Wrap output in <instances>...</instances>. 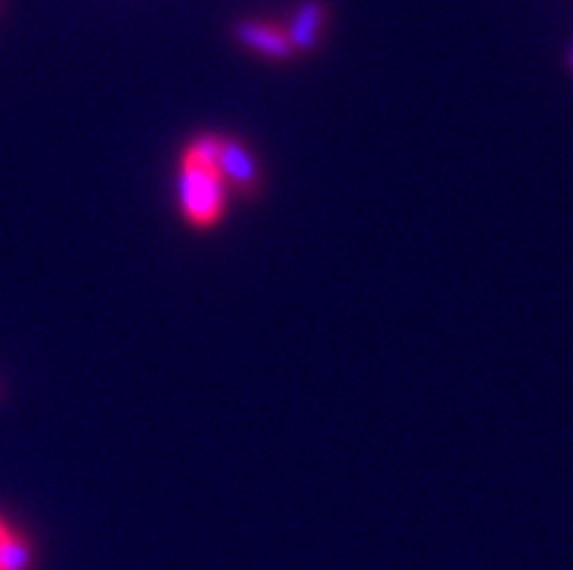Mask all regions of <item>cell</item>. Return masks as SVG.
<instances>
[{
	"label": "cell",
	"instance_id": "1",
	"mask_svg": "<svg viewBox=\"0 0 573 570\" xmlns=\"http://www.w3.org/2000/svg\"><path fill=\"white\" fill-rule=\"evenodd\" d=\"M177 204L193 227H213L228 207V186L221 181L219 169L202 167L181 158L177 172Z\"/></svg>",
	"mask_w": 573,
	"mask_h": 570
},
{
	"label": "cell",
	"instance_id": "2",
	"mask_svg": "<svg viewBox=\"0 0 573 570\" xmlns=\"http://www.w3.org/2000/svg\"><path fill=\"white\" fill-rule=\"evenodd\" d=\"M219 169L221 181L242 198H256L262 190V169L253 158V151L237 137H221L219 146Z\"/></svg>",
	"mask_w": 573,
	"mask_h": 570
},
{
	"label": "cell",
	"instance_id": "3",
	"mask_svg": "<svg viewBox=\"0 0 573 570\" xmlns=\"http://www.w3.org/2000/svg\"><path fill=\"white\" fill-rule=\"evenodd\" d=\"M233 38H237L242 47H248V50L260 53L262 59H271V61L295 59L286 30L277 24H271V21H260V18H242V21L233 24Z\"/></svg>",
	"mask_w": 573,
	"mask_h": 570
},
{
	"label": "cell",
	"instance_id": "4",
	"mask_svg": "<svg viewBox=\"0 0 573 570\" xmlns=\"http://www.w3.org/2000/svg\"><path fill=\"white\" fill-rule=\"evenodd\" d=\"M326 24H329L326 0H303V3L297 7L295 18H291V24H288L286 30L291 53H295V56H309V53L318 50Z\"/></svg>",
	"mask_w": 573,
	"mask_h": 570
},
{
	"label": "cell",
	"instance_id": "5",
	"mask_svg": "<svg viewBox=\"0 0 573 570\" xmlns=\"http://www.w3.org/2000/svg\"><path fill=\"white\" fill-rule=\"evenodd\" d=\"M30 568H33V542L18 529H7V536L0 542V570Z\"/></svg>",
	"mask_w": 573,
	"mask_h": 570
},
{
	"label": "cell",
	"instance_id": "6",
	"mask_svg": "<svg viewBox=\"0 0 573 570\" xmlns=\"http://www.w3.org/2000/svg\"><path fill=\"white\" fill-rule=\"evenodd\" d=\"M219 146L221 135H195L193 140L186 142L184 160H193L202 167H216L219 163Z\"/></svg>",
	"mask_w": 573,
	"mask_h": 570
},
{
	"label": "cell",
	"instance_id": "7",
	"mask_svg": "<svg viewBox=\"0 0 573 570\" xmlns=\"http://www.w3.org/2000/svg\"><path fill=\"white\" fill-rule=\"evenodd\" d=\"M7 524H3V521H0V542H3V536H7Z\"/></svg>",
	"mask_w": 573,
	"mask_h": 570
},
{
	"label": "cell",
	"instance_id": "8",
	"mask_svg": "<svg viewBox=\"0 0 573 570\" xmlns=\"http://www.w3.org/2000/svg\"><path fill=\"white\" fill-rule=\"evenodd\" d=\"M571 70H573V53H571Z\"/></svg>",
	"mask_w": 573,
	"mask_h": 570
}]
</instances>
